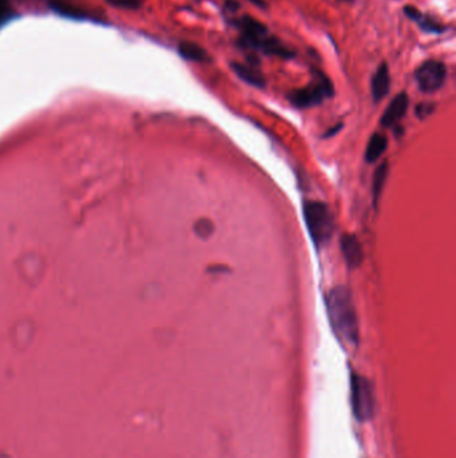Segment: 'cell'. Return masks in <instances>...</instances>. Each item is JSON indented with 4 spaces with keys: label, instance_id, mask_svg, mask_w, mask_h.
<instances>
[{
    "label": "cell",
    "instance_id": "cell-1",
    "mask_svg": "<svg viewBox=\"0 0 456 458\" xmlns=\"http://www.w3.org/2000/svg\"><path fill=\"white\" fill-rule=\"evenodd\" d=\"M232 25L240 31L237 44L243 50H249L256 54L260 51L269 57H277L281 60H292L296 53L282 43L277 36L271 35L269 29L256 18L250 15H243L240 18L232 19Z\"/></svg>",
    "mask_w": 456,
    "mask_h": 458
},
{
    "label": "cell",
    "instance_id": "cell-2",
    "mask_svg": "<svg viewBox=\"0 0 456 458\" xmlns=\"http://www.w3.org/2000/svg\"><path fill=\"white\" fill-rule=\"evenodd\" d=\"M327 309L332 330L345 346H358L359 319L351 291L345 285H337L327 295Z\"/></svg>",
    "mask_w": 456,
    "mask_h": 458
},
{
    "label": "cell",
    "instance_id": "cell-3",
    "mask_svg": "<svg viewBox=\"0 0 456 458\" xmlns=\"http://www.w3.org/2000/svg\"><path fill=\"white\" fill-rule=\"evenodd\" d=\"M304 217L309 235L316 248H323L330 243L335 232V221L327 204L321 201H306Z\"/></svg>",
    "mask_w": 456,
    "mask_h": 458
},
{
    "label": "cell",
    "instance_id": "cell-4",
    "mask_svg": "<svg viewBox=\"0 0 456 458\" xmlns=\"http://www.w3.org/2000/svg\"><path fill=\"white\" fill-rule=\"evenodd\" d=\"M335 94L331 79L320 70H313V79L309 86L288 92V101L297 109H308L320 105Z\"/></svg>",
    "mask_w": 456,
    "mask_h": 458
},
{
    "label": "cell",
    "instance_id": "cell-5",
    "mask_svg": "<svg viewBox=\"0 0 456 458\" xmlns=\"http://www.w3.org/2000/svg\"><path fill=\"white\" fill-rule=\"evenodd\" d=\"M351 402L353 414L358 421L365 422L372 418L375 409V398L372 386L362 375H352L351 379Z\"/></svg>",
    "mask_w": 456,
    "mask_h": 458
},
{
    "label": "cell",
    "instance_id": "cell-6",
    "mask_svg": "<svg viewBox=\"0 0 456 458\" xmlns=\"http://www.w3.org/2000/svg\"><path fill=\"white\" fill-rule=\"evenodd\" d=\"M447 79V67L443 62H423L415 71V81L419 90L426 94L439 92Z\"/></svg>",
    "mask_w": 456,
    "mask_h": 458
},
{
    "label": "cell",
    "instance_id": "cell-7",
    "mask_svg": "<svg viewBox=\"0 0 456 458\" xmlns=\"http://www.w3.org/2000/svg\"><path fill=\"white\" fill-rule=\"evenodd\" d=\"M410 105V99L407 92H399L395 98L390 102L387 109L384 110L380 123L384 127H392L394 125L399 123L407 113Z\"/></svg>",
    "mask_w": 456,
    "mask_h": 458
},
{
    "label": "cell",
    "instance_id": "cell-8",
    "mask_svg": "<svg viewBox=\"0 0 456 458\" xmlns=\"http://www.w3.org/2000/svg\"><path fill=\"white\" fill-rule=\"evenodd\" d=\"M341 251L349 270H356L363 262V248L355 235L345 233L341 238Z\"/></svg>",
    "mask_w": 456,
    "mask_h": 458
},
{
    "label": "cell",
    "instance_id": "cell-9",
    "mask_svg": "<svg viewBox=\"0 0 456 458\" xmlns=\"http://www.w3.org/2000/svg\"><path fill=\"white\" fill-rule=\"evenodd\" d=\"M391 89V75L390 68L386 62H383L371 79V94L375 102L383 101Z\"/></svg>",
    "mask_w": 456,
    "mask_h": 458
},
{
    "label": "cell",
    "instance_id": "cell-10",
    "mask_svg": "<svg viewBox=\"0 0 456 458\" xmlns=\"http://www.w3.org/2000/svg\"><path fill=\"white\" fill-rule=\"evenodd\" d=\"M230 68L234 71V74L246 82L247 85L257 88V89H265L267 79L264 74L253 64H245L240 62H232Z\"/></svg>",
    "mask_w": 456,
    "mask_h": 458
},
{
    "label": "cell",
    "instance_id": "cell-11",
    "mask_svg": "<svg viewBox=\"0 0 456 458\" xmlns=\"http://www.w3.org/2000/svg\"><path fill=\"white\" fill-rule=\"evenodd\" d=\"M404 14L412 21L415 22L422 30L427 32V34H443L447 30V27L439 25L438 22H435L432 18L427 16L425 14H422L416 7L414 5H405L404 8Z\"/></svg>",
    "mask_w": 456,
    "mask_h": 458
},
{
    "label": "cell",
    "instance_id": "cell-12",
    "mask_svg": "<svg viewBox=\"0 0 456 458\" xmlns=\"http://www.w3.org/2000/svg\"><path fill=\"white\" fill-rule=\"evenodd\" d=\"M178 54L186 61L197 62V63H204V62L206 63V62L212 61L208 51L200 44L193 43V42H186V40L181 42L178 44Z\"/></svg>",
    "mask_w": 456,
    "mask_h": 458
},
{
    "label": "cell",
    "instance_id": "cell-13",
    "mask_svg": "<svg viewBox=\"0 0 456 458\" xmlns=\"http://www.w3.org/2000/svg\"><path fill=\"white\" fill-rule=\"evenodd\" d=\"M387 147H388V140L384 134H380V133H375L368 145H366V149H365V161L368 164H372V162H376L384 152L387 151Z\"/></svg>",
    "mask_w": 456,
    "mask_h": 458
},
{
    "label": "cell",
    "instance_id": "cell-14",
    "mask_svg": "<svg viewBox=\"0 0 456 458\" xmlns=\"http://www.w3.org/2000/svg\"><path fill=\"white\" fill-rule=\"evenodd\" d=\"M388 164L383 162L375 172L373 175V181H372V196H373V205L375 208L377 207V203L383 194L384 185L388 177Z\"/></svg>",
    "mask_w": 456,
    "mask_h": 458
},
{
    "label": "cell",
    "instance_id": "cell-15",
    "mask_svg": "<svg viewBox=\"0 0 456 458\" xmlns=\"http://www.w3.org/2000/svg\"><path fill=\"white\" fill-rule=\"evenodd\" d=\"M14 16L11 0H0V27L4 26Z\"/></svg>",
    "mask_w": 456,
    "mask_h": 458
},
{
    "label": "cell",
    "instance_id": "cell-16",
    "mask_svg": "<svg viewBox=\"0 0 456 458\" xmlns=\"http://www.w3.org/2000/svg\"><path fill=\"white\" fill-rule=\"evenodd\" d=\"M111 5L126 10H137L139 7V0H107Z\"/></svg>",
    "mask_w": 456,
    "mask_h": 458
},
{
    "label": "cell",
    "instance_id": "cell-17",
    "mask_svg": "<svg viewBox=\"0 0 456 458\" xmlns=\"http://www.w3.org/2000/svg\"><path fill=\"white\" fill-rule=\"evenodd\" d=\"M433 112V105L432 103H420L416 109V113L420 118H425L427 116H429Z\"/></svg>",
    "mask_w": 456,
    "mask_h": 458
},
{
    "label": "cell",
    "instance_id": "cell-18",
    "mask_svg": "<svg viewBox=\"0 0 456 458\" xmlns=\"http://www.w3.org/2000/svg\"><path fill=\"white\" fill-rule=\"evenodd\" d=\"M239 7H240V4H239L236 0H228L225 8H226L228 11H237Z\"/></svg>",
    "mask_w": 456,
    "mask_h": 458
},
{
    "label": "cell",
    "instance_id": "cell-19",
    "mask_svg": "<svg viewBox=\"0 0 456 458\" xmlns=\"http://www.w3.org/2000/svg\"><path fill=\"white\" fill-rule=\"evenodd\" d=\"M249 1H252L254 5H257L260 8H267V3L264 0H249Z\"/></svg>",
    "mask_w": 456,
    "mask_h": 458
},
{
    "label": "cell",
    "instance_id": "cell-20",
    "mask_svg": "<svg viewBox=\"0 0 456 458\" xmlns=\"http://www.w3.org/2000/svg\"><path fill=\"white\" fill-rule=\"evenodd\" d=\"M341 1H352V0H341Z\"/></svg>",
    "mask_w": 456,
    "mask_h": 458
}]
</instances>
